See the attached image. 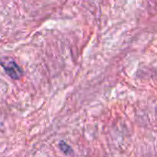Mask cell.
Segmentation results:
<instances>
[{"instance_id": "cell-2", "label": "cell", "mask_w": 157, "mask_h": 157, "mask_svg": "<svg viewBox=\"0 0 157 157\" xmlns=\"http://www.w3.org/2000/svg\"><path fill=\"white\" fill-rule=\"evenodd\" d=\"M59 147H60L61 151H63L65 155H73L72 148L68 144H66L64 142H61L60 144H59Z\"/></svg>"}, {"instance_id": "cell-1", "label": "cell", "mask_w": 157, "mask_h": 157, "mask_svg": "<svg viewBox=\"0 0 157 157\" xmlns=\"http://www.w3.org/2000/svg\"><path fill=\"white\" fill-rule=\"evenodd\" d=\"M0 64L3 67V69L5 70L6 74L12 79L14 80H17L19 79L22 75L23 72L20 69V67L16 63V62L7 56H5L3 58H1L0 60Z\"/></svg>"}]
</instances>
